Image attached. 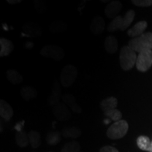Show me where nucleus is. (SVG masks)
<instances>
[{
  "instance_id": "1",
  "label": "nucleus",
  "mask_w": 152,
  "mask_h": 152,
  "mask_svg": "<svg viewBox=\"0 0 152 152\" xmlns=\"http://www.w3.org/2000/svg\"><path fill=\"white\" fill-rule=\"evenodd\" d=\"M135 12L133 10H129L126 13L124 17L118 16L110 23L108 26V31L114 32L119 30L124 31L132 23L134 20Z\"/></svg>"
},
{
  "instance_id": "2",
  "label": "nucleus",
  "mask_w": 152,
  "mask_h": 152,
  "mask_svg": "<svg viewBox=\"0 0 152 152\" xmlns=\"http://www.w3.org/2000/svg\"><path fill=\"white\" fill-rule=\"evenodd\" d=\"M128 46L138 53L145 50H152V33H144L140 37L132 38L129 42Z\"/></svg>"
},
{
  "instance_id": "3",
  "label": "nucleus",
  "mask_w": 152,
  "mask_h": 152,
  "mask_svg": "<svg viewBox=\"0 0 152 152\" xmlns=\"http://www.w3.org/2000/svg\"><path fill=\"white\" fill-rule=\"evenodd\" d=\"M136 52L129 46H124L120 52V64L123 71H130L136 65Z\"/></svg>"
},
{
  "instance_id": "4",
  "label": "nucleus",
  "mask_w": 152,
  "mask_h": 152,
  "mask_svg": "<svg viewBox=\"0 0 152 152\" xmlns=\"http://www.w3.org/2000/svg\"><path fill=\"white\" fill-rule=\"evenodd\" d=\"M128 123L125 120H121L113 123L108 129L106 134L111 140H118L123 138L128 130Z\"/></svg>"
},
{
  "instance_id": "5",
  "label": "nucleus",
  "mask_w": 152,
  "mask_h": 152,
  "mask_svg": "<svg viewBox=\"0 0 152 152\" xmlns=\"http://www.w3.org/2000/svg\"><path fill=\"white\" fill-rule=\"evenodd\" d=\"M77 70L73 65H67L62 69L60 73V83L63 87H69L75 81Z\"/></svg>"
},
{
  "instance_id": "6",
  "label": "nucleus",
  "mask_w": 152,
  "mask_h": 152,
  "mask_svg": "<svg viewBox=\"0 0 152 152\" xmlns=\"http://www.w3.org/2000/svg\"><path fill=\"white\" fill-rule=\"evenodd\" d=\"M40 54L44 57L51 58L57 61L63 60L65 56V53L61 47L53 45H46L42 48Z\"/></svg>"
},
{
  "instance_id": "7",
  "label": "nucleus",
  "mask_w": 152,
  "mask_h": 152,
  "mask_svg": "<svg viewBox=\"0 0 152 152\" xmlns=\"http://www.w3.org/2000/svg\"><path fill=\"white\" fill-rule=\"evenodd\" d=\"M135 66L138 71L147 72L152 66V50H145L139 53Z\"/></svg>"
},
{
  "instance_id": "8",
  "label": "nucleus",
  "mask_w": 152,
  "mask_h": 152,
  "mask_svg": "<svg viewBox=\"0 0 152 152\" xmlns=\"http://www.w3.org/2000/svg\"><path fill=\"white\" fill-rule=\"evenodd\" d=\"M53 113L55 118L59 121H68L71 118V111L64 102H59L54 106Z\"/></svg>"
},
{
  "instance_id": "9",
  "label": "nucleus",
  "mask_w": 152,
  "mask_h": 152,
  "mask_svg": "<svg viewBox=\"0 0 152 152\" xmlns=\"http://www.w3.org/2000/svg\"><path fill=\"white\" fill-rule=\"evenodd\" d=\"M106 23L104 18L102 16H98L94 17L92 19V22L90 23V30L91 32L94 35H100L105 30Z\"/></svg>"
},
{
  "instance_id": "10",
  "label": "nucleus",
  "mask_w": 152,
  "mask_h": 152,
  "mask_svg": "<svg viewBox=\"0 0 152 152\" xmlns=\"http://www.w3.org/2000/svg\"><path fill=\"white\" fill-rule=\"evenodd\" d=\"M122 4L118 1H112L105 8L106 16L109 18H115L122 9Z\"/></svg>"
},
{
  "instance_id": "11",
  "label": "nucleus",
  "mask_w": 152,
  "mask_h": 152,
  "mask_svg": "<svg viewBox=\"0 0 152 152\" xmlns=\"http://www.w3.org/2000/svg\"><path fill=\"white\" fill-rule=\"evenodd\" d=\"M62 102L68 106L72 111L76 113H82V109L75 101V98L71 94H66L61 96Z\"/></svg>"
},
{
  "instance_id": "12",
  "label": "nucleus",
  "mask_w": 152,
  "mask_h": 152,
  "mask_svg": "<svg viewBox=\"0 0 152 152\" xmlns=\"http://www.w3.org/2000/svg\"><path fill=\"white\" fill-rule=\"evenodd\" d=\"M147 28V23L142 20L134 25L133 27L128 31V35L132 38L140 37L144 33V30Z\"/></svg>"
},
{
  "instance_id": "13",
  "label": "nucleus",
  "mask_w": 152,
  "mask_h": 152,
  "mask_svg": "<svg viewBox=\"0 0 152 152\" xmlns=\"http://www.w3.org/2000/svg\"><path fill=\"white\" fill-rule=\"evenodd\" d=\"M0 115L6 121H9L14 115V110L4 100H0Z\"/></svg>"
},
{
  "instance_id": "14",
  "label": "nucleus",
  "mask_w": 152,
  "mask_h": 152,
  "mask_svg": "<svg viewBox=\"0 0 152 152\" xmlns=\"http://www.w3.org/2000/svg\"><path fill=\"white\" fill-rule=\"evenodd\" d=\"M61 90L59 83H58V82L55 81L54 86H53L52 92L48 98V102L51 106H54L57 104L59 103V100L61 99Z\"/></svg>"
},
{
  "instance_id": "15",
  "label": "nucleus",
  "mask_w": 152,
  "mask_h": 152,
  "mask_svg": "<svg viewBox=\"0 0 152 152\" xmlns=\"http://www.w3.org/2000/svg\"><path fill=\"white\" fill-rule=\"evenodd\" d=\"M0 56L4 57L8 56L14 51V43L11 40L6 38H1L0 39Z\"/></svg>"
},
{
  "instance_id": "16",
  "label": "nucleus",
  "mask_w": 152,
  "mask_h": 152,
  "mask_svg": "<svg viewBox=\"0 0 152 152\" xmlns=\"http://www.w3.org/2000/svg\"><path fill=\"white\" fill-rule=\"evenodd\" d=\"M118 40L113 35H109L106 38L104 41V48L109 54H115L118 50Z\"/></svg>"
},
{
  "instance_id": "17",
  "label": "nucleus",
  "mask_w": 152,
  "mask_h": 152,
  "mask_svg": "<svg viewBox=\"0 0 152 152\" xmlns=\"http://www.w3.org/2000/svg\"><path fill=\"white\" fill-rule=\"evenodd\" d=\"M117 106L118 100L116 98L113 97V96H110V97L104 99V100L102 101L100 104L101 109H102L104 113L110 111V110L116 109Z\"/></svg>"
},
{
  "instance_id": "18",
  "label": "nucleus",
  "mask_w": 152,
  "mask_h": 152,
  "mask_svg": "<svg viewBox=\"0 0 152 152\" xmlns=\"http://www.w3.org/2000/svg\"><path fill=\"white\" fill-rule=\"evenodd\" d=\"M23 31L26 35L35 37L41 34V28L38 25L30 23L25 25Z\"/></svg>"
},
{
  "instance_id": "19",
  "label": "nucleus",
  "mask_w": 152,
  "mask_h": 152,
  "mask_svg": "<svg viewBox=\"0 0 152 152\" xmlns=\"http://www.w3.org/2000/svg\"><path fill=\"white\" fill-rule=\"evenodd\" d=\"M20 94L25 101H30L37 96V91L33 87L24 86L20 90Z\"/></svg>"
},
{
  "instance_id": "20",
  "label": "nucleus",
  "mask_w": 152,
  "mask_h": 152,
  "mask_svg": "<svg viewBox=\"0 0 152 152\" xmlns=\"http://www.w3.org/2000/svg\"><path fill=\"white\" fill-rule=\"evenodd\" d=\"M7 77L14 85H19L23 81V76L16 70H8L7 71Z\"/></svg>"
},
{
  "instance_id": "21",
  "label": "nucleus",
  "mask_w": 152,
  "mask_h": 152,
  "mask_svg": "<svg viewBox=\"0 0 152 152\" xmlns=\"http://www.w3.org/2000/svg\"><path fill=\"white\" fill-rule=\"evenodd\" d=\"M82 132L79 128L75 127H68L62 130L61 134L64 137L67 138H77L81 135Z\"/></svg>"
},
{
  "instance_id": "22",
  "label": "nucleus",
  "mask_w": 152,
  "mask_h": 152,
  "mask_svg": "<svg viewBox=\"0 0 152 152\" xmlns=\"http://www.w3.org/2000/svg\"><path fill=\"white\" fill-rule=\"evenodd\" d=\"M29 143L34 149L38 148L41 144V137L39 133L37 131L32 130L28 133Z\"/></svg>"
},
{
  "instance_id": "23",
  "label": "nucleus",
  "mask_w": 152,
  "mask_h": 152,
  "mask_svg": "<svg viewBox=\"0 0 152 152\" xmlns=\"http://www.w3.org/2000/svg\"><path fill=\"white\" fill-rule=\"evenodd\" d=\"M16 142L18 146L20 147H27L29 144L28 134H26L23 131L17 132L16 134Z\"/></svg>"
},
{
  "instance_id": "24",
  "label": "nucleus",
  "mask_w": 152,
  "mask_h": 152,
  "mask_svg": "<svg viewBox=\"0 0 152 152\" xmlns=\"http://www.w3.org/2000/svg\"><path fill=\"white\" fill-rule=\"evenodd\" d=\"M61 133L59 132H49L46 136V141L49 145H56L61 142Z\"/></svg>"
},
{
  "instance_id": "25",
  "label": "nucleus",
  "mask_w": 152,
  "mask_h": 152,
  "mask_svg": "<svg viewBox=\"0 0 152 152\" xmlns=\"http://www.w3.org/2000/svg\"><path fill=\"white\" fill-rule=\"evenodd\" d=\"M151 141L150 139L147 136H140L137 140V144L138 147L142 151H148L150 144H151Z\"/></svg>"
},
{
  "instance_id": "26",
  "label": "nucleus",
  "mask_w": 152,
  "mask_h": 152,
  "mask_svg": "<svg viewBox=\"0 0 152 152\" xmlns=\"http://www.w3.org/2000/svg\"><path fill=\"white\" fill-rule=\"evenodd\" d=\"M80 144L76 141L68 142L62 148L61 152H80Z\"/></svg>"
},
{
  "instance_id": "27",
  "label": "nucleus",
  "mask_w": 152,
  "mask_h": 152,
  "mask_svg": "<svg viewBox=\"0 0 152 152\" xmlns=\"http://www.w3.org/2000/svg\"><path fill=\"white\" fill-rule=\"evenodd\" d=\"M104 114H105V115H106L110 120L115 121V122L121 121V118H122V113H121V112L116 109L106 111L104 113Z\"/></svg>"
},
{
  "instance_id": "28",
  "label": "nucleus",
  "mask_w": 152,
  "mask_h": 152,
  "mask_svg": "<svg viewBox=\"0 0 152 152\" xmlns=\"http://www.w3.org/2000/svg\"><path fill=\"white\" fill-rule=\"evenodd\" d=\"M66 29V25L64 22L56 21L53 23L50 26V30L52 33H58Z\"/></svg>"
},
{
  "instance_id": "29",
  "label": "nucleus",
  "mask_w": 152,
  "mask_h": 152,
  "mask_svg": "<svg viewBox=\"0 0 152 152\" xmlns=\"http://www.w3.org/2000/svg\"><path fill=\"white\" fill-rule=\"evenodd\" d=\"M133 4L137 7H148L152 5V0H133Z\"/></svg>"
},
{
  "instance_id": "30",
  "label": "nucleus",
  "mask_w": 152,
  "mask_h": 152,
  "mask_svg": "<svg viewBox=\"0 0 152 152\" xmlns=\"http://www.w3.org/2000/svg\"><path fill=\"white\" fill-rule=\"evenodd\" d=\"M99 152H119L118 150L111 146H104L99 150Z\"/></svg>"
},
{
  "instance_id": "31",
  "label": "nucleus",
  "mask_w": 152,
  "mask_h": 152,
  "mask_svg": "<svg viewBox=\"0 0 152 152\" xmlns=\"http://www.w3.org/2000/svg\"><path fill=\"white\" fill-rule=\"evenodd\" d=\"M25 124V121H23L21 122H19L17 123L16 125V126H15V130H17V132H21L22 131V128L23 127V125Z\"/></svg>"
},
{
  "instance_id": "32",
  "label": "nucleus",
  "mask_w": 152,
  "mask_h": 152,
  "mask_svg": "<svg viewBox=\"0 0 152 152\" xmlns=\"http://www.w3.org/2000/svg\"><path fill=\"white\" fill-rule=\"evenodd\" d=\"M20 0H7V2L10 4H18L20 2Z\"/></svg>"
},
{
  "instance_id": "33",
  "label": "nucleus",
  "mask_w": 152,
  "mask_h": 152,
  "mask_svg": "<svg viewBox=\"0 0 152 152\" xmlns=\"http://www.w3.org/2000/svg\"><path fill=\"white\" fill-rule=\"evenodd\" d=\"M148 152H152V141L151 142V144H150L149 149H148Z\"/></svg>"
},
{
  "instance_id": "34",
  "label": "nucleus",
  "mask_w": 152,
  "mask_h": 152,
  "mask_svg": "<svg viewBox=\"0 0 152 152\" xmlns=\"http://www.w3.org/2000/svg\"><path fill=\"white\" fill-rule=\"evenodd\" d=\"M110 122H111V120H110L109 118L106 119L105 121H104V123H106V124H109Z\"/></svg>"
},
{
  "instance_id": "35",
  "label": "nucleus",
  "mask_w": 152,
  "mask_h": 152,
  "mask_svg": "<svg viewBox=\"0 0 152 152\" xmlns=\"http://www.w3.org/2000/svg\"><path fill=\"white\" fill-rule=\"evenodd\" d=\"M48 152H54V151H48Z\"/></svg>"
}]
</instances>
